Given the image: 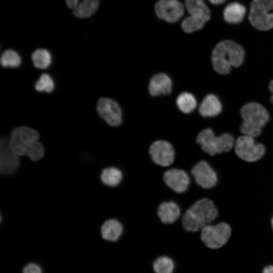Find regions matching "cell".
Wrapping results in <instances>:
<instances>
[{"label": "cell", "instance_id": "cell-1", "mask_svg": "<svg viewBox=\"0 0 273 273\" xmlns=\"http://www.w3.org/2000/svg\"><path fill=\"white\" fill-rule=\"evenodd\" d=\"M218 214L213 202L206 197L201 198L189 207L180 218L184 230L197 233L211 224Z\"/></svg>", "mask_w": 273, "mask_h": 273}, {"label": "cell", "instance_id": "cell-2", "mask_svg": "<svg viewBox=\"0 0 273 273\" xmlns=\"http://www.w3.org/2000/svg\"><path fill=\"white\" fill-rule=\"evenodd\" d=\"M245 57V52L241 45L231 40H224L213 49L211 61L214 70L224 75L230 73L232 68L240 67Z\"/></svg>", "mask_w": 273, "mask_h": 273}, {"label": "cell", "instance_id": "cell-3", "mask_svg": "<svg viewBox=\"0 0 273 273\" xmlns=\"http://www.w3.org/2000/svg\"><path fill=\"white\" fill-rule=\"evenodd\" d=\"M242 122L240 130L244 135L256 138L260 135L263 127L269 119V114L262 105L256 102H249L244 105L240 110Z\"/></svg>", "mask_w": 273, "mask_h": 273}, {"label": "cell", "instance_id": "cell-4", "mask_svg": "<svg viewBox=\"0 0 273 273\" xmlns=\"http://www.w3.org/2000/svg\"><path fill=\"white\" fill-rule=\"evenodd\" d=\"M235 142L231 134L224 133L217 136L209 128L202 130L196 139L201 150L211 156L230 151L234 147Z\"/></svg>", "mask_w": 273, "mask_h": 273}, {"label": "cell", "instance_id": "cell-5", "mask_svg": "<svg viewBox=\"0 0 273 273\" xmlns=\"http://www.w3.org/2000/svg\"><path fill=\"white\" fill-rule=\"evenodd\" d=\"M248 19L258 30L266 31L273 28V0H253Z\"/></svg>", "mask_w": 273, "mask_h": 273}, {"label": "cell", "instance_id": "cell-6", "mask_svg": "<svg viewBox=\"0 0 273 273\" xmlns=\"http://www.w3.org/2000/svg\"><path fill=\"white\" fill-rule=\"evenodd\" d=\"M39 135L35 129L28 126L17 127L12 130L9 144L12 151L21 157L26 156L29 148L39 140Z\"/></svg>", "mask_w": 273, "mask_h": 273}, {"label": "cell", "instance_id": "cell-7", "mask_svg": "<svg viewBox=\"0 0 273 273\" xmlns=\"http://www.w3.org/2000/svg\"><path fill=\"white\" fill-rule=\"evenodd\" d=\"M231 234L230 226L226 222L210 224L200 231V237L208 248L215 249L223 246L229 240Z\"/></svg>", "mask_w": 273, "mask_h": 273}, {"label": "cell", "instance_id": "cell-8", "mask_svg": "<svg viewBox=\"0 0 273 273\" xmlns=\"http://www.w3.org/2000/svg\"><path fill=\"white\" fill-rule=\"evenodd\" d=\"M149 155L151 160L156 165L170 168L174 163L176 151L173 145L165 140H157L150 145Z\"/></svg>", "mask_w": 273, "mask_h": 273}, {"label": "cell", "instance_id": "cell-9", "mask_svg": "<svg viewBox=\"0 0 273 273\" xmlns=\"http://www.w3.org/2000/svg\"><path fill=\"white\" fill-rule=\"evenodd\" d=\"M236 154L247 162H255L261 159L265 152L264 145L256 142L254 138L243 134L235 142Z\"/></svg>", "mask_w": 273, "mask_h": 273}, {"label": "cell", "instance_id": "cell-10", "mask_svg": "<svg viewBox=\"0 0 273 273\" xmlns=\"http://www.w3.org/2000/svg\"><path fill=\"white\" fill-rule=\"evenodd\" d=\"M189 174L192 179L202 189H211L218 181L215 171L209 163L204 160H201L196 163L191 168Z\"/></svg>", "mask_w": 273, "mask_h": 273}, {"label": "cell", "instance_id": "cell-11", "mask_svg": "<svg viewBox=\"0 0 273 273\" xmlns=\"http://www.w3.org/2000/svg\"><path fill=\"white\" fill-rule=\"evenodd\" d=\"M163 179L168 188L177 194L187 192L192 182V177L187 171L176 167L168 168L163 173Z\"/></svg>", "mask_w": 273, "mask_h": 273}, {"label": "cell", "instance_id": "cell-12", "mask_svg": "<svg viewBox=\"0 0 273 273\" xmlns=\"http://www.w3.org/2000/svg\"><path fill=\"white\" fill-rule=\"evenodd\" d=\"M97 110L100 116L109 125L117 127L121 124V109L113 99L106 97L100 99L97 103Z\"/></svg>", "mask_w": 273, "mask_h": 273}, {"label": "cell", "instance_id": "cell-13", "mask_svg": "<svg viewBox=\"0 0 273 273\" xmlns=\"http://www.w3.org/2000/svg\"><path fill=\"white\" fill-rule=\"evenodd\" d=\"M157 17L169 23L179 20L184 14V7L178 0H159L155 4Z\"/></svg>", "mask_w": 273, "mask_h": 273}, {"label": "cell", "instance_id": "cell-14", "mask_svg": "<svg viewBox=\"0 0 273 273\" xmlns=\"http://www.w3.org/2000/svg\"><path fill=\"white\" fill-rule=\"evenodd\" d=\"M20 156L11 149L8 139L1 138L0 142V172L5 176L14 174L20 165Z\"/></svg>", "mask_w": 273, "mask_h": 273}, {"label": "cell", "instance_id": "cell-15", "mask_svg": "<svg viewBox=\"0 0 273 273\" xmlns=\"http://www.w3.org/2000/svg\"><path fill=\"white\" fill-rule=\"evenodd\" d=\"M157 213L162 223L172 224L181 217L182 211L177 203L170 200L161 202L158 207Z\"/></svg>", "mask_w": 273, "mask_h": 273}, {"label": "cell", "instance_id": "cell-16", "mask_svg": "<svg viewBox=\"0 0 273 273\" xmlns=\"http://www.w3.org/2000/svg\"><path fill=\"white\" fill-rule=\"evenodd\" d=\"M172 89V80L165 73L154 74L149 82V93L153 97L168 95L171 93Z\"/></svg>", "mask_w": 273, "mask_h": 273}, {"label": "cell", "instance_id": "cell-17", "mask_svg": "<svg viewBox=\"0 0 273 273\" xmlns=\"http://www.w3.org/2000/svg\"><path fill=\"white\" fill-rule=\"evenodd\" d=\"M66 3L73 14L80 18L92 16L99 6V0H66Z\"/></svg>", "mask_w": 273, "mask_h": 273}, {"label": "cell", "instance_id": "cell-18", "mask_svg": "<svg viewBox=\"0 0 273 273\" xmlns=\"http://www.w3.org/2000/svg\"><path fill=\"white\" fill-rule=\"evenodd\" d=\"M101 234L102 238L108 242H116L123 234L122 223L115 218L106 219L101 224Z\"/></svg>", "mask_w": 273, "mask_h": 273}, {"label": "cell", "instance_id": "cell-19", "mask_svg": "<svg viewBox=\"0 0 273 273\" xmlns=\"http://www.w3.org/2000/svg\"><path fill=\"white\" fill-rule=\"evenodd\" d=\"M222 104L215 95H207L199 107V112L204 117H212L218 115L222 111Z\"/></svg>", "mask_w": 273, "mask_h": 273}, {"label": "cell", "instance_id": "cell-20", "mask_svg": "<svg viewBox=\"0 0 273 273\" xmlns=\"http://www.w3.org/2000/svg\"><path fill=\"white\" fill-rule=\"evenodd\" d=\"M100 178L104 186L110 188H116L122 181L123 173L116 166H107L102 170Z\"/></svg>", "mask_w": 273, "mask_h": 273}, {"label": "cell", "instance_id": "cell-21", "mask_svg": "<svg viewBox=\"0 0 273 273\" xmlns=\"http://www.w3.org/2000/svg\"><path fill=\"white\" fill-rule=\"evenodd\" d=\"M185 6L190 16L206 22L210 19V11L204 0H185Z\"/></svg>", "mask_w": 273, "mask_h": 273}, {"label": "cell", "instance_id": "cell-22", "mask_svg": "<svg viewBox=\"0 0 273 273\" xmlns=\"http://www.w3.org/2000/svg\"><path fill=\"white\" fill-rule=\"evenodd\" d=\"M246 8L242 4L234 2L226 6L223 11L224 20L231 24H237L243 21L246 14Z\"/></svg>", "mask_w": 273, "mask_h": 273}, {"label": "cell", "instance_id": "cell-23", "mask_svg": "<svg viewBox=\"0 0 273 273\" xmlns=\"http://www.w3.org/2000/svg\"><path fill=\"white\" fill-rule=\"evenodd\" d=\"M176 105L182 113L189 114L197 107V102L194 96L189 92H183L176 98Z\"/></svg>", "mask_w": 273, "mask_h": 273}, {"label": "cell", "instance_id": "cell-24", "mask_svg": "<svg viewBox=\"0 0 273 273\" xmlns=\"http://www.w3.org/2000/svg\"><path fill=\"white\" fill-rule=\"evenodd\" d=\"M31 59L34 66L40 69L48 68L52 61L51 53L44 49H38L34 51L32 54Z\"/></svg>", "mask_w": 273, "mask_h": 273}, {"label": "cell", "instance_id": "cell-25", "mask_svg": "<svg viewBox=\"0 0 273 273\" xmlns=\"http://www.w3.org/2000/svg\"><path fill=\"white\" fill-rule=\"evenodd\" d=\"M21 63V58L16 51L9 49L3 52L1 57V64L3 67H18Z\"/></svg>", "mask_w": 273, "mask_h": 273}, {"label": "cell", "instance_id": "cell-26", "mask_svg": "<svg viewBox=\"0 0 273 273\" xmlns=\"http://www.w3.org/2000/svg\"><path fill=\"white\" fill-rule=\"evenodd\" d=\"M153 267L156 273H172L174 264L170 258L160 256L154 261Z\"/></svg>", "mask_w": 273, "mask_h": 273}, {"label": "cell", "instance_id": "cell-27", "mask_svg": "<svg viewBox=\"0 0 273 273\" xmlns=\"http://www.w3.org/2000/svg\"><path fill=\"white\" fill-rule=\"evenodd\" d=\"M206 23L202 20L189 16L183 21L181 27L186 33H191L201 29Z\"/></svg>", "mask_w": 273, "mask_h": 273}, {"label": "cell", "instance_id": "cell-28", "mask_svg": "<svg viewBox=\"0 0 273 273\" xmlns=\"http://www.w3.org/2000/svg\"><path fill=\"white\" fill-rule=\"evenodd\" d=\"M55 86L52 77L48 74H42L35 83V89L39 92L52 93Z\"/></svg>", "mask_w": 273, "mask_h": 273}, {"label": "cell", "instance_id": "cell-29", "mask_svg": "<svg viewBox=\"0 0 273 273\" xmlns=\"http://www.w3.org/2000/svg\"><path fill=\"white\" fill-rule=\"evenodd\" d=\"M44 147L43 144L38 140L29 148L26 153V156L28 157L30 160L37 162L41 160L44 157Z\"/></svg>", "mask_w": 273, "mask_h": 273}, {"label": "cell", "instance_id": "cell-30", "mask_svg": "<svg viewBox=\"0 0 273 273\" xmlns=\"http://www.w3.org/2000/svg\"><path fill=\"white\" fill-rule=\"evenodd\" d=\"M23 273H42L40 267L37 264L31 263L26 265L23 269Z\"/></svg>", "mask_w": 273, "mask_h": 273}, {"label": "cell", "instance_id": "cell-31", "mask_svg": "<svg viewBox=\"0 0 273 273\" xmlns=\"http://www.w3.org/2000/svg\"><path fill=\"white\" fill-rule=\"evenodd\" d=\"M262 273H273V265H269L264 267Z\"/></svg>", "mask_w": 273, "mask_h": 273}, {"label": "cell", "instance_id": "cell-32", "mask_svg": "<svg viewBox=\"0 0 273 273\" xmlns=\"http://www.w3.org/2000/svg\"><path fill=\"white\" fill-rule=\"evenodd\" d=\"M268 88L270 92L271 93L270 97V100L271 103L273 104V80H271L269 83Z\"/></svg>", "mask_w": 273, "mask_h": 273}, {"label": "cell", "instance_id": "cell-33", "mask_svg": "<svg viewBox=\"0 0 273 273\" xmlns=\"http://www.w3.org/2000/svg\"><path fill=\"white\" fill-rule=\"evenodd\" d=\"M210 3H211L213 5H219L223 2H224L226 0H208Z\"/></svg>", "mask_w": 273, "mask_h": 273}, {"label": "cell", "instance_id": "cell-34", "mask_svg": "<svg viewBox=\"0 0 273 273\" xmlns=\"http://www.w3.org/2000/svg\"><path fill=\"white\" fill-rule=\"evenodd\" d=\"M271 224L272 229L273 230V216L272 217V218L271 220Z\"/></svg>", "mask_w": 273, "mask_h": 273}]
</instances>
